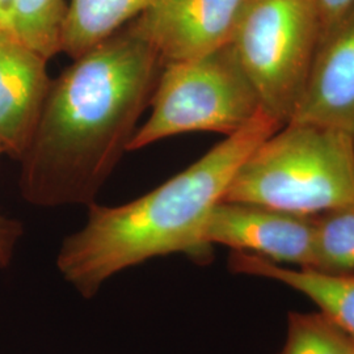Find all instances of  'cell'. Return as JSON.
I'll return each instance as SVG.
<instances>
[{"label":"cell","mask_w":354,"mask_h":354,"mask_svg":"<svg viewBox=\"0 0 354 354\" xmlns=\"http://www.w3.org/2000/svg\"><path fill=\"white\" fill-rule=\"evenodd\" d=\"M163 67L131 20L51 80L20 160L26 201L41 207L95 203L129 151Z\"/></svg>","instance_id":"1"},{"label":"cell","mask_w":354,"mask_h":354,"mask_svg":"<svg viewBox=\"0 0 354 354\" xmlns=\"http://www.w3.org/2000/svg\"><path fill=\"white\" fill-rule=\"evenodd\" d=\"M282 125L261 112L176 176L120 206L89 205L84 226L64 239L57 268L82 297L127 268L185 253L205 259L206 223L248 155Z\"/></svg>","instance_id":"2"},{"label":"cell","mask_w":354,"mask_h":354,"mask_svg":"<svg viewBox=\"0 0 354 354\" xmlns=\"http://www.w3.org/2000/svg\"><path fill=\"white\" fill-rule=\"evenodd\" d=\"M223 201L299 215L354 206V138L329 127L289 122L248 155Z\"/></svg>","instance_id":"3"},{"label":"cell","mask_w":354,"mask_h":354,"mask_svg":"<svg viewBox=\"0 0 354 354\" xmlns=\"http://www.w3.org/2000/svg\"><path fill=\"white\" fill-rule=\"evenodd\" d=\"M150 105L151 114L136 130L129 151L193 131L228 137L263 112L231 44L192 61L165 64Z\"/></svg>","instance_id":"4"},{"label":"cell","mask_w":354,"mask_h":354,"mask_svg":"<svg viewBox=\"0 0 354 354\" xmlns=\"http://www.w3.org/2000/svg\"><path fill=\"white\" fill-rule=\"evenodd\" d=\"M320 41L313 0H247L231 45L263 112L282 127L304 96Z\"/></svg>","instance_id":"5"},{"label":"cell","mask_w":354,"mask_h":354,"mask_svg":"<svg viewBox=\"0 0 354 354\" xmlns=\"http://www.w3.org/2000/svg\"><path fill=\"white\" fill-rule=\"evenodd\" d=\"M203 241L276 264L314 269V215H299L253 203L221 201L210 215Z\"/></svg>","instance_id":"6"},{"label":"cell","mask_w":354,"mask_h":354,"mask_svg":"<svg viewBox=\"0 0 354 354\" xmlns=\"http://www.w3.org/2000/svg\"><path fill=\"white\" fill-rule=\"evenodd\" d=\"M245 4L247 0H151L133 23L165 66L231 44Z\"/></svg>","instance_id":"7"},{"label":"cell","mask_w":354,"mask_h":354,"mask_svg":"<svg viewBox=\"0 0 354 354\" xmlns=\"http://www.w3.org/2000/svg\"><path fill=\"white\" fill-rule=\"evenodd\" d=\"M48 59L0 28V146L16 160L33 137L50 88Z\"/></svg>","instance_id":"8"},{"label":"cell","mask_w":354,"mask_h":354,"mask_svg":"<svg viewBox=\"0 0 354 354\" xmlns=\"http://www.w3.org/2000/svg\"><path fill=\"white\" fill-rule=\"evenodd\" d=\"M289 122L329 127L354 138V4L322 39Z\"/></svg>","instance_id":"9"},{"label":"cell","mask_w":354,"mask_h":354,"mask_svg":"<svg viewBox=\"0 0 354 354\" xmlns=\"http://www.w3.org/2000/svg\"><path fill=\"white\" fill-rule=\"evenodd\" d=\"M234 272L274 279L299 291L317 304L354 344V273H328L306 268L281 266L250 253L232 251Z\"/></svg>","instance_id":"10"},{"label":"cell","mask_w":354,"mask_h":354,"mask_svg":"<svg viewBox=\"0 0 354 354\" xmlns=\"http://www.w3.org/2000/svg\"><path fill=\"white\" fill-rule=\"evenodd\" d=\"M151 0H71L67 4L62 51L73 61L138 17Z\"/></svg>","instance_id":"11"},{"label":"cell","mask_w":354,"mask_h":354,"mask_svg":"<svg viewBox=\"0 0 354 354\" xmlns=\"http://www.w3.org/2000/svg\"><path fill=\"white\" fill-rule=\"evenodd\" d=\"M66 0H15L13 32L48 61L62 51Z\"/></svg>","instance_id":"12"},{"label":"cell","mask_w":354,"mask_h":354,"mask_svg":"<svg viewBox=\"0 0 354 354\" xmlns=\"http://www.w3.org/2000/svg\"><path fill=\"white\" fill-rule=\"evenodd\" d=\"M315 270L354 273V206L314 215Z\"/></svg>","instance_id":"13"},{"label":"cell","mask_w":354,"mask_h":354,"mask_svg":"<svg viewBox=\"0 0 354 354\" xmlns=\"http://www.w3.org/2000/svg\"><path fill=\"white\" fill-rule=\"evenodd\" d=\"M354 344L324 314L291 313L288 337L279 354H351Z\"/></svg>","instance_id":"14"},{"label":"cell","mask_w":354,"mask_h":354,"mask_svg":"<svg viewBox=\"0 0 354 354\" xmlns=\"http://www.w3.org/2000/svg\"><path fill=\"white\" fill-rule=\"evenodd\" d=\"M24 232L23 225L0 213V268L6 269L11 264L16 245Z\"/></svg>","instance_id":"15"},{"label":"cell","mask_w":354,"mask_h":354,"mask_svg":"<svg viewBox=\"0 0 354 354\" xmlns=\"http://www.w3.org/2000/svg\"><path fill=\"white\" fill-rule=\"evenodd\" d=\"M313 1L317 7V13L320 17L322 39L342 20L354 4V0H313Z\"/></svg>","instance_id":"16"},{"label":"cell","mask_w":354,"mask_h":354,"mask_svg":"<svg viewBox=\"0 0 354 354\" xmlns=\"http://www.w3.org/2000/svg\"><path fill=\"white\" fill-rule=\"evenodd\" d=\"M15 0H0V28L13 32Z\"/></svg>","instance_id":"17"},{"label":"cell","mask_w":354,"mask_h":354,"mask_svg":"<svg viewBox=\"0 0 354 354\" xmlns=\"http://www.w3.org/2000/svg\"><path fill=\"white\" fill-rule=\"evenodd\" d=\"M1 153H4V150H3V149H1V146H0V155H1Z\"/></svg>","instance_id":"18"},{"label":"cell","mask_w":354,"mask_h":354,"mask_svg":"<svg viewBox=\"0 0 354 354\" xmlns=\"http://www.w3.org/2000/svg\"><path fill=\"white\" fill-rule=\"evenodd\" d=\"M351 354H354V351H353V352H352V353H351Z\"/></svg>","instance_id":"19"}]
</instances>
